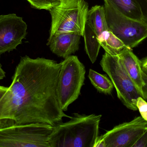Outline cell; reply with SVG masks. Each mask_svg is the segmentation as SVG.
Masks as SVG:
<instances>
[{"instance_id": "1", "label": "cell", "mask_w": 147, "mask_h": 147, "mask_svg": "<svg viewBox=\"0 0 147 147\" xmlns=\"http://www.w3.org/2000/svg\"><path fill=\"white\" fill-rule=\"evenodd\" d=\"M61 65L45 58L21 57L12 83L0 100V120L54 127L64 117L70 119L61 108L58 96Z\"/></svg>"}, {"instance_id": "2", "label": "cell", "mask_w": 147, "mask_h": 147, "mask_svg": "<svg viewBox=\"0 0 147 147\" xmlns=\"http://www.w3.org/2000/svg\"><path fill=\"white\" fill-rule=\"evenodd\" d=\"M102 115L74 113L70 120L53 127L49 139L51 147H95Z\"/></svg>"}, {"instance_id": "3", "label": "cell", "mask_w": 147, "mask_h": 147, "mask_svg": "<svg viewBox=\"0 0 147 147\" xmlns=\"http://www.w3.org/2000/svg\"><path fill=\"white\" fill-rule=\"evenodd\" d=\"M53 129L47 124H19L11 119H1L0 147H51Z\"/></svg>"}, {"instance_id": "4", "label": "cell", "mask_w": 147, "mask_h": 147, "mask_svg": "<svg viewBox=\"0 0 147 147\" xmlns=\"http://www.w3.org/2000/svg\"><path fill=\"white\" fill-rule=\"evenodd\" d=\"M88 10L84 0H63L49 10L52 19L50 36L66 33L84 36Z\"/></svg>"}, {"instance_id": "5", "label": "cell", "mask_w": 147, "mask_h": 147, "mask_svg": "<svg viewBox=\"0 0 147 147\" xmlns=\"http://www.w3.org/2000/svg\"><path fill=\"white\" fill-rule=\"evenodd\" d=\"M57 91L60 107L64 111L76 101L84 84L86 69L78 57L70 55L61 62Z\"/></svg>"}, {"instance_id": "6", "label": "cell", "mask_w": 147, "mask_h": 147, "mask_svg": "<svg viewBox=\"0 0 147 147\" xmlns=\"http://www.w3.org/2000/svg\"><path fill=\"white\" fill-rule=\"evenodd\" d=\"M116 90L117 97L127 108L136 111L137 99L141 94L129 76L117 55L105 52L100 62Z\"/></svg>"}, {"instance_id": "7", "label": "cell", "mask_w": 147, "mask_h": 147, "mask_svg": "<svg viewBox=\"0 0 147 147\" xmlns=\"http://www.w3.org/2000/svg\"><path fill=\"white\" fill-rule=\"evenodd\" d=\"M105 17L109 30L124 45L132 49L147 38V24L128 17L105 3Z\"/></svg>"}, {"instance_id": "8", "label": "cell", "mask_w": 147, "mask_h": 147, "mask_svg": "<svg viewBox=\"0 0 147 147\" xmlns=\"http://www.w3.org/2000/svg\"><path fill=\"white\" fill-rule=\"evenodd\" d=\"M147 129V121L141 116L115 127L98 136L95 147H132Z\"/></svg>"}, {"instance_id": "9", "label": "cell", "mask_w": 147, "mask_h": 147, "mask_svg": "<svg viewBox=\"0 0 147 147\" xmlns=\"http://www.w3.org/2000/svg\"><path fill=\"white\" fill-rule=\"evenodd\" d=\"M27 25L16 14L0 16V55L16 49L27 34Z\"/></svg>"}, {"instance_id": "10", "label": "cell", "mask_w": 147, "mask_h": 147, "mask_svg": "<svg viewBox=\"0 0 147 147\" xmlns=\"http://www.w3.org/2000/svg\"><path fill=\"white\" fill-rule=\"evenodd\" d=\"M80 36L75 33L57 34L50 36L47 45L53 54L65 59L78 51Z\"/></svg>"}, {"instance_id": "11", "label": "cell", "mask_w": 147, "mask_h": 147, "mask_svg": "<svg viewBox=\"0 0 147 147\" xmlns=\"http://www.w3.org/2000/svg\"><path fill=\"white\" fill-rule=\"evenodd\" d=\"M117 55L127 73L143 98L142 87L144 81L142 77L141 61L132 52L131 49L128 47L121 50Z\"/></svg>"}, {"instance_id": "12", "label": "cell", "mask_w": 147, "mask_h": 147, "mask_svg": "<svg viewBox=\"0 0 147 147\" xmlns=\"http://www.w3.org/2000/svg\"><path fill=\"white\" fill-rule=\"evenodd\" d=\"M123 14L135 20L142 21V14L137 0H104Z\"/></svg>"}, {"instance_id": "13", "label": "cell", "mask_w": 147, "mask_h": 147, "mask_svg": "<svg viewBox=\"0 0 147 147\" xmlns=\"http://www.w3.org/2000/svg\"><path fill=\"white\" fill-rule=\"evenodd\" d=\"M86 22L97 35L109 29L104 6L96 5L88 10Z\"/></svg>"}, {"instance_id": "14", "label": "cell", "mask_w": 147, "mask_h": 147, "mask_svg": "<svg viewBox=\"0 0 147 147\" xmlns=\"http://www.w3.org/2000/svg\"><path fill=\"white\" fill-rule=\"evenodd\" d=\"M98 40L105 52L112 55H117L121 50L127 47L109 29L101 33L98 36Z\"/></svg>"}, {"instance_id": "15", "label": "cell", "mask_w": 147, "mask_h": 147, "mask_svg": "<svg viewBox=\"0 0 147 147\" xmlns=\"http://www.w3.org/2000/svg\"><path fill=\"white\" fill-rule=\"evenodd\" d=\"M85 50L92 64L96 60L101 46L98 40V35L90 26L86 23L84 34Z\"/></svg>"}, {"instance_id": "16", "label": "cell", "mask_w": 147, "mask_h": 147, "mask_svg": "<svg viewBox=\"0 0 147 147\" xmlns=\"http://www.w3.org/2000/svg\"><path fill=\"white\" fill-rule=\"evenodd\" d=\"M88 77L94 87L100 93L110 95L114 85L107 76L100 74L96 71L90 69Z\"/></svg>"}, {"instance_id": "17", "label": "cell", "mask_w": 147, "mask_h": 147, "mask_svg": "<svg viewBox=\"0 0 147 147\" xmlns=\"http://www.w3.org/2000/svg\"><path fill=\"white\" fill-rule=\"evenodd\" d=\"M32 7L37 9L49 10L60 4L63 0H26Z\"/></svg>"}, {"instance_id": "18", "label": "cell", "mask_w": 147, "mask_h": 147, "mask_svg": "<svg viewBox=\"0 0 147 147\" xmlns=\"http://www.w3.org/2000/svg\"><path fill=\"white\" fill-rule=\"evenodd\" d=\"M136 106L140 113L142 117L147 121V102L142 97L137 99Z\"/></svg>"}, {"instance_id": "19", "label": "cell", "mask_w": 147, "mask_h": 147, "mask_svg": "<svg viewBox=\"0 0 147 147\" xmlns=\"http://www.w3.org/2000/svg\"><path fill=\"white\" fill-rule=\"evenodd\" d=\"M132 147H147V129L139 137Z\"/></svg>"}, {"instance_id": "20", "label": "cell", "mask_w": 147, "mask_h": 147, "mask_svg": "<svg viewBox=\"0 0 147 147\" xmlns=\"http://www.w3.org/2000/svg\"><path fill=\"white\" fill-rule=\"evenodd\" d=\"M140 5L142 14V21L147 24V0H137Z\"/></svg>"}, {"instance_id": "21", "label": "cell", "mask_w": 147, "mask_h": 147, "mask_svg": "<svg viewBox=\"0 0 147 147\" xmlns=\"http://www.w3.org/2000/svg\"><path fill=\"white\" fill-rule=\"evenodd\" d=\"M7 87H5V86L0 85V100L2 97L6 93L7 90Z\"/></svg>"}, {"instance_id": "22", "label": "cell", "mask_w": 147, "mask_h": 147, "mask_svg": "<svg viewBox=\"0 0 147 147\" xmlns=\"http://www.w3.org/2000/svg\"><path fill=\"white\" fill-rule=\"evenodd\" d=\"M142 94L144 99L147 101V85H143L142 87Z\"/></svg>"}, {"instance_id": "23", "label": "cell", "mask_w": 147, "mask_h": 147, "mask_svg": "<svg viewBox=\"0 0 147 147\" xmlns=\"http://www.w3.org/2000/svg\"><path fill=\"white\" fill-rule=\"evenodd\" d=\"M141 61L142 68L147 71V58L141 60Z\"/></svg>"}, {"instance_id": "24", "label": "cell", "mask_w": 147, "mask_h": 147, "mask_svg": "<svg viewBox=\"0 0 147 147\" xmlns=\"http://www.w3.org/2000/svg\"><path fill=\"white\" fill-rule=\"evenodd\" d=\"M6 77V72H5L2 67L1 65L0 64V80L3 79Z\"/></svg>"}]
</instances>
